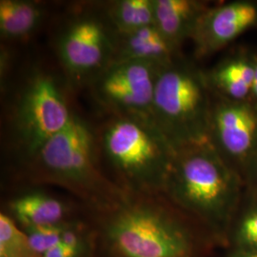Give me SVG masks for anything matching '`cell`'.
<instances>
[{"mask_svg":"<svg viewBox=\"0 0 257 257\" xmlns=\"http://www.w3.org/2000/svg\"><path fill=\"white\" fill-rule=\"evenodd\" d=\"M165 189L186 209L219 218L235 206L240 178L207 142L176 150Z\"/></svg>","mask_w":257,"mask_h":257,"instance_id":"7a4b0ae2","label":"cell"},{"mask_svg":"<svg viewBox=\"0 0 257 257\" xmlns=\"http://www.w3.org/2000/svg\"><path fill=\"white\" fill-rule=\"evenodd\" d=\"M45 15L42 3L30 0L0 1V34L5 39H21L33 34Z\"/></svg>","mask_w":257,"mask_h":257,"instance_id":"5bb4252c","label":"cell"},{"mask_svg":"<svg viewBox=\"0 0 257 257\" xmlns=\"http://www.w3.org/2000/svg\"><path fill=\"white\" fill-rule=\"evenodd\" d=\"M249 100L257 104V53L255 55V68H254V76H253V83L251 88V94Z\"/></svg>","mask_w":257,"mask_h":257,"instance_id":"7402d4cb","label":"cell"},{"mask_svg":"<svg viewBox=\"0 0 257 257\" xmlns=\"http://www.w3.org/2000/svg\"><path fill=\"white\" fill-rule=\"evenodd\" d=\"M11 210L26 229L60 224L65 213L62 203L42 193L19 196L11 203Z\"/></svg>","mask_w":257,"mask_h":257,"instance_id":"9a60e30c","label":"cell"},{"mask_svg":"<svg viewBox=\"0 0 257 257\" xmlns=\"http://www.w3.org/2000/svg\"><path fill=\"white\" fill-rule=\"evenodd\" d=\"M69 227L64 225H53L26 229V233L33 248L43 255L48 250L59 245L62 241L65 230Z\"/></svg>","mask_w":257,"mask_h":257,"instance_id":"ac0fdd59","label":"cell"},{"mask_svg":"<svg viewBox=\"0 0 257 257\" xmlns=\"http://www.w3.org/2000/svg\"><path fill=\"white\" fill-rule=\"evenodd\" d=\"M256 52L238 49L206 72L215 94L234 101L250 98Z\"/></svg>","mask_w":257,"mask_h":257,"instance_id":"7c38bea8","label":"cell"},{"mask_svg":"<svg viewBox=\"0 0 257 257\" xmlns=\"http://www.w3.org/2000/svg\"><path fill=\"white\" fill-rule=\"evenodd\" d=\"M212 99L207 73L181 56L158 73L153 121L176 150L207 143Z\"/></svg>","mask_w":257,"mask_h":257,"instance_id":"6da1fadb","label":"cell"},{"mask_svg":"<svg viewBox=\"0 0 257 257\" xmlns=\"http://www.w3.org/2000/svg\"><path fill=\"white\" fill-rule=\"evenodd\" d=\"M159 71L143 62L112 61L90 86L96 101L112 116L154 123L152 110Z\"/></svg>","mask_w":257,"mask_h":257,"instance_id":"ba28073f","label":"cell"},{"mask_svg":"<svg viewBox=\"0 0 257 257\" xmlns=\"http://www.w3.org/2000/svg\"><path fill=\"white\" fill-rule=\"evenodd\" d=\"M98 143L88 124L74 114L69 125L50 138L32 160L51 178L84 191L100 182Z\"/></svg>","mask_w":257,"mask_h":257,"instance_id":"52a82bcc","label":"cell"},{"mask_svg":"<svg viewBox=\"0 0 257 257\" xmlns=\"http://www.w3.org/2000/svg\"><path fill=\"white\" fill-rule=\"evenodd\" d=\"M56 49L72 81L90 84L113 60L115 33L103 10H83L70 18L62 28Z\"/></svg>","mask_w":257,"mask_h":257,"instance_id":"8992f818","label":"cell"},{"mask_svg":"<svg viewBox=\"0 0 257 257\" xmlns=\"http://www.w3.org/2000/svg\"><path fill=\"white\" fill-rule=\"evenodd\" d=\"M257 29V0H235L211 6L191 38L196 58H205Z\"/></svg>","mask_w":257,"mask_h":257,"instance_id":"30bf717a","label":"cell"},{"mask_svg":"<svg viewBox=\"0 0 257 257\" xmlns=\"http://www.w3.org/2000/svg\"><path fill=\"white\" fill-rule=\"evenodd\" d=\"M208 141L228 165L246 173L257 155V104L213 92Z\"/></svg>","mask_w":257,"mask_h":257,"instance_id":"9c48e42d","label":"cell"},{"mask_svg":"<svg viewBox=\"0 0 257 257\" xmlns=\"http://www.w3.org/2000/svg\"><path fill=\"white\" fill-rule=\"evenodd\" d=\"M241 257H257V253H249V254H246V255H242Z\"/></svg>","mask_w":257,"mask_h":257,"instance_id":"603a6c76","label":"cell"},{"mask_svg":"<svg viewBox=\"0 0 257 257\" xmlns=\"http://www.w3.org/2000/svg\"><path fill=\"white\" fill-rule=\"evenodd\" d=\"M100 146L134 187L165 189L176 149L154 123L112 116L102 132Z\"/></svg>","mask_w":257,"mask_h":257,"instance_id":"3957f363","label":"cell"},{"mask_svg":"<svg viewBox=\"0 0 257 257\" xmlns=\"http://www.w3.org/2000/svg\"><path fill=\"white\" fill-rule=\"evenodd\" d=\"M103 12L116 35L155 25L154 0L112 1Z\"/></svg>","mask_w":257,"mask_h":257,"instance_id":"2e32d148","label":"cell"},{"mask_svg":"<svg viewBox=\"0 0 257 257\" xmlns=\"http://www.w3.org/2000/svg\"><path fill=\"white\" fill-rule=\"evenodd\" d=\"M239 232L245 243L257 246V207L252 208L245 214Z\"/></svg>","mask_w":257,"mask_h":257,"instance_id":"d6986e66","label":"cell"},{"mask_svg":"<svg viewBox=\"0 0 257 257\" xmlns=\"http://www.w3.org/2000/svg\"><path fill=\"white\" fill-rule=\"evenodd\" d=\"M108 234L123 257H186L190 250L183 230L153 206L124 208L110 222Z\"/></svg>","mask_w":257,"mask_h":257,"instance_id":"5b68a950","label":"cell"},{"mask_svg":"<svg viewBox=\"0 0 257 257\" xmlns=\"http://www.w3.org/2000/svg\"><path fill=\"white\" fill-rule=\"evenodd\" d=\"M181 56V51L174 46L155 25L128 34H115L112 61H137L162 69Z\"/></svg>","mask_w":257,"mask_h":257,"instance_id":"8fae6325","label":"cell"},{"mask_svg":"<svg viewBox=\"0 0 257 257\" xmlns=\"http://www.w3.org/2000/svg\"><path fill=\"white\" fill-rule=\"evenodd\" d=\"M0 257H43L33 248L27 233L4 213L0 214Z\"/></svg>","mask_w":257,"mask_h":257,"instance_id":"e0dca14e","label":"cell"},{"mask_svg":"<svg viewBox=\"0 0 257 257\" xmlns=\"http://www.w3.org/2000/svg\"><path fill=\"white\" fill-rule=\"evenodd\" d=\"M246 175H248V178L253 184H257V155L254 159L252 160V162L250 163V165L248 166L247 171H246Z\"/></svg>","mask_w":257,"mask_h":257,"instance_id":"44dd1931","label":"cell"},{"mask_svg":"<svg viewBox=\"0 0 257 257\" xmlns=\"http://www.w3.org/2000/svg\"><path fill=\"white\" fill-rule=\"evenodd\" d=\"M74 116L55 75L43 70L34 71L23 84L12 110L14 141L20 152L32 158Z\"/></svg>","mask_w":257,"mask_h":257,"instance_id":"277c9868","label":"cell"},{"mask_svg":"<svg viewBox=\"0 0 257 257\" xmlns=\"http://www.w3.org/2000/svg\"><path fill=\"white\" fill-rule=\"evenodd\" d=\"M211 4L198 0H154L155 26L177 49L188 39Z\"/></svg>","mask_w":257,"mask_h":257,"instance_id":"4fadbf2b","label":"cell"},{"mask_svg":"<svg viewBox=\"0 0 257 257\" xmlns=\"http://www.w3.org/2000/svg\"><path fill=\"white\" fill-rule=\"evenodd\" d=\"M81 249L72 248L68 245H65L63 243H60L59 245L55 246L50 250L45 252L43 257H78L80 254Z\"/></svg>","mask_w":257,"mask_h":257,"instance_id":"ffe728a7","label":"cell"}]
</instances>
